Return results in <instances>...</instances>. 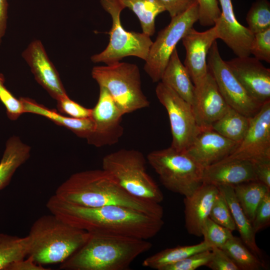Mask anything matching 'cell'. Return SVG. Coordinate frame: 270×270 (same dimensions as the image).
Wrapping results in <instances>:
<instances>
[{"label":"cell","instance_id":"obj_13","mask_svg":"<svg viewBox=\"0 0 270 270\" xmlns=\"http://www.w3.org/2000/svg\"><path fill=\"white\" fill-rule=\"evenodd\" d=\"M99 87L98 100L92 108L90 116L94 122V130L86 140L89 144L96 147L116 144L124 132L121 124L124 114L107 90Z\"/></svg>","mask_w":270,"mask_h":270},{"label":"cell","instance_id":"obj_19","mask_svg":"<svg viewBox=\"0 0 270 270\" xmlns=\"http://www.w3.org/2000/svg\"><path fill=\"white\" fill-rule=\"evenodd\" d=\"M238 144L208 128L200 130L186 151L204 168L226 158Z\"/></svg>","mask_w":270,"mask_h":270},{"label":"cell","instance_id":"obj_7","mask_svg":"<svg viewBox=\"0 0 270 270\" xmlns=\"http://www.w3.org/2000/svg\"><path fill=\"white\" fill-rule=\"evenodd\" d=\"M91 74L99 86L107 90L124 115L149 106L137 65L118 62L94 66Z\"/></svg>","mask_w":270,"mask_h":270},{"label":"cell","instance_id":"obj_18","mask_svg":"<svg viewBox=\"0 0 270 270\" xmlns=\"http://www.w3.org/2000/svg\"><path fill=\"white\" fill-rule=\"evenodd\" d=\"M221 14L215 22L218 38L238 57L250 56L254 34L236 20L231 0H219Z\"/></svg>","mask_w":270,"mask_h":270},{"label":"cell","instance_id":"obj_3","mask_svg":"<svg viewBox=\"0 0 270 270\" xmlns=\"http://www.w3.org/2000/svg\"><path fill=\"white\" fill-rule=\"evenodd\" d=\"M146 240L90 234L85 244L61 263L68 270H126L140 255L150 250Z\"/></svg>","mask_w":270,"mask_h":270},{"label":"cell","instance_id":"obj_31","mask_svg":"<svg viewBox=\"0 0 270 270\" xmlns=\"http://www.w3.org/2000/svg\"><path fill=\"white\" fill-rule=\"evenodd\" d=\"M240 270H260L265 268L263 260L256 256L240 238L233 236L221 248Z\"/></svg>","mask_w":270,"mask_h":270},{"label":"cell","instance_id":"obj_35","mask_svg":"<svg viewBox=\"0 0 270 270\" xmlns=\"http://www.w3.org/2000/svg\"><path fill=\"white\" fill-rule=\"evenodd\" d=\"M4 78L0 73V100L6 108L7 116L10 120H16L24 113L22 104L8 90L4 85Z\"/></svg>","mask_w":270,"mask_h":270},{"label":"cell","instance_id":"obj_28","mask_svg":"<svg viewBox=\"0 0 270 270\" xmlns=\"http://www.w3.org/2000/svg\"><path fill=\"white\" fill-rule=\"evenodd\" d=\"M233 188L240 206L252 222L257 207L270 188L258 180L242 183Z\"/></svg>","mask_w":270,"mask_h":270},{"label":"cell","instance_id":"obj_27","mask_svg":"<svg viewBox=\"0 0 270 270\" xmlns=\"http://www.w3.org/2000/svg\"><path fill=\"white\" fill-rule=\"evenodd\" d=\"M229 106L225 114L211 128L225 138L240 143L249 128L250 118Z\"/></svg>","mask_w":270,"mask_h":270},{"label":"cell","instance_id":"obj_43","mask_svg":"<svg viewBox=\"0 0 270 270\" xmlns=\"http://www.w3.org/2000/svg\"><path fill=\"white\" fill-rule=\"evenodd\" d=\"M256 180L270 188V161L254 164Z\"/></svg>","mask_w":270,"mask_h":270},{"label":"cell","instance_id":"obj_4","mask_svg":"<svg viewBox=\"0 0 270 270\" xmlns=\"http://www.w3.org/2000/svg\"><path fill=\"white\" fill-rule=\"evenodd\" d=\"M28 236L30 240L28 256L43 264L66 260L85 244L90 233L51 214L35 220Z\"/></svg>","mask_w":270,"mask_h":270},{"label":"cell","instance_id":"obj_44","mask_svg":"<svg viewBox=\"0 0 270 270\" xmlns=\"http://www.w3.org/2000/svg\"><path fill=\"white\" fill-rule=\"evenodd\" d=\"M41 264L36 262L32 258L28 256L26 259L18 260L8 267V270H46Z\"/></svg>","mask_w":270,"mask_h":270},{"label":"cell","instance_id":"obj_32","mask_svg":"<svg viewBox=\"0 0 270 270\" xmlns=\"http://www.w3.org/2000/svg\"><path fill=\"white\" fill-rule=\"evenodd\" d=\"M250 31L254 34L270 28V5L267 0H258L252 6L246 18Z\"/></svg>","mask_w":270,"mask_h":270},{"label":"cell","instance_id":"obj_24","mask_svg":"<svg viewBox=\"0 0 270 270\" xmlns=\"http://www.w3.org/2000/svg\"><path fill=\"white\" fill-rule=\"evenodd\" d=\"M218 188L224 196L228 204L236 230L238 232L240 239L256 256L261 259L262 252L256 242V233L252 222L246 216L236 198L233 186H222Z\"/></svg>","mask_w":270,"mask_h":270},{"label":"cell","instance_id":"obj_25","mask_svg":"<svg viewBox=\"0 0 270 270\" xmlns=\"http://www.w3.org/2000/svg\"><path fill=\"white\" fill-rule=\"evenodd\" d=\"M30 147L17 136L10 137L0 162V190L10 183L16 170L30 158Z\"/></svg>","mask_w":270,"mask_h":270},{"label":"cell","instance_id":"obj_38","mask_svg":"<svg viewBox=\"0 0 270 270\" xmlns=\"http://www.w3.org/2000/svg\"><path fill=\"white\" fill-rule=\"evenodd\" d=\"M198 5V19L202 26H214L221 14L217 0H197Z\"/></svg>","mask_w":270,"mask_h":270},{"label":"cell","instance_id":"obj_14","mask_svg":"<svg viewBox=\"0 0 270 270\" xmlns=\"http://www.w3.org/2000/svg\"><path fill=\"white\" fill-rule=\"evenodd\" d=\"M194 86V94L191 105L197 125L200 130L211 128L212 124L225 114L229 106L209 71Z\"/></svg>","mask_w":270,"mask_h":270},{"label":"cell","instance_id":"obj_1","mask_svg":"<svg viewBox=\"0 0 270 270\" xmlns=\"http://www.w3.org/2000/svg\"><path fill=\"white\" fill-rule=\"evenodd\" d=\"M46 206L51 214L64 222L92 234L147 240L156 235L164 224L163 218L130 208L118 206H80L64 201L55 194L49 198Z\"/></svg>","mask_w":270,"mask_h":270},{"label":"cell","instance_id":"obj_9","mask_svg":"<svg viewBox=\"0 0 270 270\" xmlns=\"http://www.w3.org/2000/svg\"><path fill=\"white\" fill-rule=\"evenodd\" d=\"M196 4L182 14L171 18L169 24L158 33L145 60L144 70L153 82H158L177 44L198 21Z\"/></svg>","mask_w":270,"mask_h":270},{"label":"cell","instance_id":"obj_40","mask_svg":"<svg viewBox=\"0 0 270 270\" xmlns=\"http://www.w3.org/2000/svg\"><path fill=\"white\" fill-rule=\"evenodd\" d=\"M270 223V190L266 193L255 212L252 222L253 228L256 234L266 228Z\"/></svg>","mask_w":270,"mask_h":270},{"label":"cell","instance_id":"obj_12","mask_svg":"<svg viewBox=\"0 0 270 270\" xmlns=\"http://www.w3.org/2000/svg\"><path fill=\"white\" fill-rule=\"evenodd\" d=\"M270 161V100L250 118L246 134L235 150L222 160Z\"/></svg>","mask_w":270,"mask_h":270},{"label":"cell","instance_id":"obj_20","mask_svg":"<svg viewBox=\"0 0 270 270\" xmlns=\"http://www.w3.org/2000/svg\"><path fill=\"white\" fill-rule=\"evenodd\" d=\"M218 192L216 186L202 184L191 194L184 196L185 227L189 234L202 236V226L209 217L211 208Z\"/></svg>","mask_w":270,"mask_h":270},{"label":"cell","instance_id":"obj_29","mask_svg":"<svg viewBox=\"0 0 270 270\" xmlns=\"http://www.w3.org/2000/svg\"><path fill=\"white\" fill-rule=\"evenodd\" d=\"M125 8H128L140 20L142 32L151 36L155 30L156 17L166 11L158 0H118Z\"/></svg>","mask_w":270,"mask_h":270},{"label":"cell","instance_id":"obj_15","mask_svg":"<svg viewBox=\"0 0 270 270\" xmlns=\"http://www.w3.org/2000/svg\"><path fill=\"white\" fill-rule=\"evenodd\" d=\"M234 74L254 100L264 104L270 100V69L250 56L226 61Z\"/></svg>","mask_w":270,"mask_h":270},{"label":"cell","instance_id":"obj_11","mask_svg":"<svg viewBox=\"0 0 270 270\" xmlns=\"http://www.w3.org/2000/svg\"><path fill=\"white\" fill-rule=\"evenodd\" d=\"M156 94L169 118L172 136L170 146L186 150L200 130L192 105L161 82L156 86Z\"/></svg>","mask_w":270,"mask_h":270},{"label":"cell","instance_id":"obj_39","mask_svg":"<svg viewBox=\"0 0 270 270\" xmlns=\"http://www.w3.org/2000/svg\"><path fill=\"white\" fill-rule=\"evenodd\" d=\"M57 108L59 112L76 118H90L92 108L82 106L69 98L68 96L57 100Z\"/></svg>","mask_w":270,"mask_h":270},{"label":"cell","instance_id":"obj_16","mask_svg":"<svg viewBox=\"0 0 270 270\" xmlns=\"http://www.w3.org/2000/svg\"><path fill=\"white\" fill-rule=\"evenodd\" d=\"M218 38L216 29L214 26L202 32L192 27L182 39L186 51L184 64L194 85L208 73V54L211 46Z\"/></svg>","mask_w":270,"mask_h":270},{"label":"cell","instance_id":"obj_30","mask_svg":"<svg viewBox=\"0 0 270 270\" xmlns=\"http://www.w3.org/2000/svg\"><path fill=\"white\" fill-rule=\"evenodd\" d=\"M30 243L28 236L20 238L0 233V270H8L12 263L28 256Z\"/></svg>","mask_w":270,"mask_h":270},{"label":"cell","instance_id":"obj_45","mask_svg":"<svg viewBox=\"0 0 270 270\" xmlns=\"http://www.w3.org/2000/svg\"><path fill=\"white\" fill-rule=\"evenodd\" d=\"M8 8L7 0H0V44L6 28Z\"/></svg>","mask_w":270,"mask_h":270},{"label":"cell","instance_id":"obj_17","mask_svg":"<svg viewBox=\"0 0 270 270\" xmlns=\"http://www.w3.org/2000/svg\"><path fill=\"white\" fill-rule=\"evenodd\" d=\"M22 56L37 82L53 98L57 100L68 95L58 71L40 40L31 42L23 52Z\"/></svg>","mask_w":270,"mask_h":270},{"label":"cell","instance_id":"obj_34","mask_svg":"<svg viewBox=\"0 0 270 270\" xmlns=\"http://www.w3.org/2000/svg\"><path fill=\"white\" fill-rule=\"evenodd\" d=\"M209 218L216 223L229 229L232 232L236 230L228 204L220 190L211 208Z\"/></svg>","mask_w":270,"mask_h":270},{"label":"cell","instance_id":"obj_21","mask_svg":"<svg viewBox=\"0 0 270 270\" xmlns=\"http://www.w3.org/2000/svg\"><path fill=\"white\" fill-rule=\"evenodd\" d=\"M256 180L254 163L246 160H222L204 168L202 184L234 186Z\"/></svg>","mask_w":270,"mask_h":270},{"label":"cell","instance_id":"obj_37","mask_svg":"<svg viewBox=\"0 0 270 270\" xmlns=\"http://www.w3.org/2000/svg\"><path fill=\"white\" fill-rule=\"evenodd\" d=\"M250 52L257 60L270 62V28L254 34Z\"/></svg>","mask_w":270,"mask_h":270},{"label":"cell","instance_id":"obj_41","mask_svg":"<svg viewBox=\"0 0 270 270\" xmlns=\"http://www.w3.org/2000/svg\"><path fill=\"white\" fill-rule=\"evenodd\" d=\"M212 256L206 266L212 270H240L230 256L221 248H212Z\"/></svg>","mask_w":270,"mask_h":270},{"label":"cell","instance_id":"obj_8","mask_svg":"<svg viewBox=\"0 0 270 270\" xmlns=\"http://www.w3.org/2000/svg\"><path fill=\"white\" fill-rule=\"evenodd\" d=\"M100 3L110 16L112 26L108 32V44L102 52L92 56L91 60L110 64L126 56H134L145 61L153 42L150 36L142 32H128L124 28L120 16L125 7L118 0H100Z\"/></svg>","mask_w":270,"mask_h":270},{"label":"cell","instance_id":"obj_23","mask_svg":"<svg viewBox=\"0 0 270 270\" xmlns=\"http://www.w3.org/2000/svg\"><path fill=\"white\" fill-rule=\"evenodd\" d=\"M160 82L192 104L195 86L186 68L180 60L176 48L170 56Z\"/></svg>","mask_w":270,"mask_h":270},{"label":"cell","instance_id":"obj_33","mask_svg":"<svg viewBox=\"0 0 270 270\" xmlns=\"http://www.w3.org/2000/svg\"><path fill=\"white\" fill-rule=\"evenodd\" d=\"M229 229L216 223L209 217L205 220L202 229L204 241L211 248H222L234 236Z\"/></svg>","mask_w":270,"mask_h":270},{"label":"cell","instance_id":"obj_6","mask_svg":"<svg viewBox=\"0 0 270 270\" xmlns=\"http://www.w3.org/2000/svg\"><path fill=\"white\" fill-rule=\"evenodd\" d=\"M147 160L168 190L184 196L202 184L204 167L186 150L170 146L150 152Z\"/></svg>","mask_w":270,"mask_h":270},{"label":"cell","instance_id":"obj_26","mask_svg":"<svg viewBox=\"0 0 270 270\" xmlns=\"http://www.w3.org/2000/svg\"><path fill=\"white\" fill-rule=\"evenodd\" d=\"M210 249L204 240L194 245L168 248L148 257L142 262V265L155 270H164L166 266L191 254Z\"/></svg>","mask_w":270,"mask_h":270},{"label":"cell","instance_id":"obj_42","mask_svg":"<svg viewBox=\"0 0 270 270\" xmlns=\"http://www.w3.org/2000/svg\"><path fill=\"white\" fill-rule=\"evenodd\" d=\"M173 18L185 12L196 4L197 0H158Z\"/></svg>","mask_w":270,"mask_h":270},{"label":"cell","instance_id":"obj_22","mask_svg":"<svg viewBox=\"0 0 270 270\" xmlns=\"http://www.w3.org/2000/svg\"><path fill=\"white\" fill-rule=\"evenodd\" d=\"M24 113L28 112L43 116L64 126L75 134L77 136L88 139L92 134L94 128L91 118H76L62 114L54 110L48 108L28 98H20Z\"/></svg>","mask_w":270,"mask_h":270},{"label":"cell","instance_id":"obj_2","mask_svg":"<svg viewBox=\"0 0 270 270\" xmlns=\"http://www.w3.org/2000/svg\"><path fill=\"white\" fill-rule=\"evenodd\" d=\"M66 202L88 207L118 206L163 218L160 204L141 199L125 190L110 173L103 170L82 171L71 175L54 194Z\"/></svg>","mask_w":270,"mask_h":270},{"label":"cell","instance_id":"obj_10","mask_svg":"<svg viewBox=\"0 0 270 270\" xmlns=\"http://www.w3.org/2000/svg\"><path fill=\"white\" fill-rule=\"evenodd\" d=\"M207 58L208 71L228 104L246 116H254L263 104L250 96L234 74L222 58L216 41L211 46Z\"/></svg>","mask_w":270,"mask_h":270},{"label":"cell","instance_id":"obj_36","mask_svg":"<svg viewBox=\"0 0 270 270\" xmlns=\"http://www.w3.org/2000/svg\"><path fill=\"white\" fill-rule=\"evenodd\" d=\"M212 256L211 249L198 252L165 268L164 270H194L206 264Z\"/></svg>","mask_w":270,"mask_h":270},{"label":"cell","instance_id":"obj_5","mask_svg":"<svg viewBox=\"0 0 270 270\" xmlns=\"http://www.w3.org/2000/svg\"><path fill=\"white\" fill-rule=\"evenodd\" d=\"M144 154L135 150L121 149L105 156L102 168L110 173L128 192L136 198L160 204L164 195L148 174Z\"/></svg>","mask_w":270,"mask_h":270}]
</instances>
